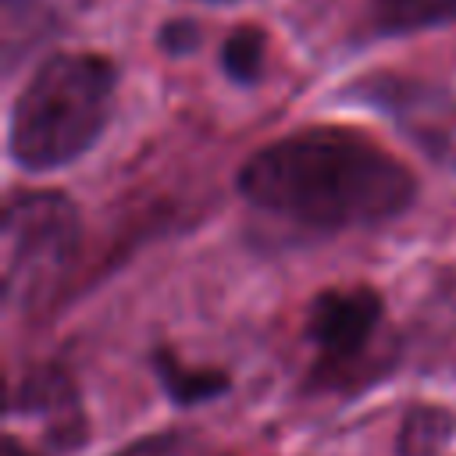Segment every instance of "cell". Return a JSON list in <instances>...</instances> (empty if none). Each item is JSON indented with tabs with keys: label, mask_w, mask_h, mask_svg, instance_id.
I'll list each match as a JSON object with an SVG mask.
<instances>
[{
	"label": "cell",
	"mask_w": 456,
	"mask_h": 456,
	"mask_svg": "<svg viewBox=\"0 0 456 456\" xmlns=\"http://www.w3.org/2000/svg\"><path fill=\"white\" fill-rule=\"evenodd\" d=\"M242 196L306 228H370L399 217L417 182L360 132L306 128L253 153L239 171Z\"/></svg>",
	"instance_id": "obj_1"
},
{
	"label": "cell",
	"mask_w": 456,
	"mask_h": 456,
	"mask_svg": "<svg viewBox=\"0 0 456 456\" xmlns=\"http://www.w3.org/2000/svg\"><path fill=\"white\" fill-rule=\"evenodd\" d=\"M114 68L96 53H57L21 89L11 118V153L25 171H50L82 157L114 103Z\"/></svg>",
	"instance_id": "obj_2"
},
{
	"label": "cell",
	"mask_w": 456,
	"mask_h": 456,
	"mask_svg": "<svg viewBox=\"0 0 456 456\" xmlns=\"http://www.w3.org/2000/svg\"><path fill=\"white\" fill-rule=\"evenodd\" d=\"M306 338L317 349L310 367L314 392H356L392 363L385 303L370 285L317 292L306 310Z\"/></svg>",
	"instance_id": "obj_3"
},
{
	"label": "cell",
	"mask_w": 456,
	"mask_h": 456,
	"mask_svg": "<svg viewBox=\"0 0 456 456\" xmlns=\"http://www.w3.org/2000/svg\"><path fill=\"white\" fill-rule=\"evenodd\" d=\"M78 249V210L64 192H21L4 210V303L32 310L68 274Z\"/></svg>",
	"instance_id": "obj_4"
},
{
	"label": "cell",
	"mask_w": 456,
	"mask_h": 456,
	"mask_svg": "<svg viewBox=\"0 0 456 456\" xmlns=\"http://www.w3.org/2000/svg\"><path fill=\"white\" fill-rule=\"evenodd\" d=\"M11 410L39 420L46 442H53L57 449H75L86 438V417L78 406V392L71 378L57 367L28 370L14 392Z\"/></svg>",
	"instance_id": "obj_5"
},
{
	"label": "cell",
	"mask_w": 456,
	"mask_h": 456,
	"mask_svg": "<svg viewBox=\"0 0 456 456\" xmlns=\"http://www.w3.org/2000/svg\"><path fill=\"white\" fill-rule=\"evenodd\" d=\"M153 374L160 378L164 392L178 403V406H192V403H210L221 392H228V374L217 367H185L171 349H157L150 356Z\"/></svg>",
	"instance_id": "obj_6"
},
{
	"label": "cell",
	"mask_w": 456,
	"mask_h": 456,
	"mask_svg": "<svg viewBox=\"0 0 456 456\" xmlns=\"http://www.w3.org/2000/svg\"><path fill=\"white\" fill-rule=\"evenodd\" d=\"M452 431H456V420L445 406L417 403V406L406 410V417L399 424L395 452L399 456H438L449 445Z\"/></svg>",
	"instance_id": "obj_7"
},
{
	"label": "cell",
	"mask_w": 456,
	"mask_h": 456,
	"mask_svg": "<svg viewBox=\"0 0 456 456\" xmlns=\"http://www.w3.org/2000/svg\"><path fill=\"white\" fill-rule=\"evenodd\" d=\"M370 14L381 32H417L456 18V0H370Z\"/></svg>",
	"instance_id": "obj_8"
},
{
	"label": "cell",
	"mask_w": 456,
	"mask_h": 456,
	"mask_svg": "<svg viewBox=\"0 0 456 456\" xmlns=\"http://www.w3.org/2000/svg\"><path fill=\"white\" fill-rule=\"evenodd\" d=\"M221 64H224V75L232 82L253 86L260 78V71H264V32H256V28H235L224 39Z\"/></svg>",
	"instance_id": "obj_9"
},
{
	"label": "cell",
	"mask_w": 456,
	"mask_h": 456,
	"mask_svg": "<svg viewBox=\"0 0 456 456\" xmlns=\"http://www.w3.org/2000/svg\"><path fill=\"white\" fill-rule=\"evenodd\" d=\"M207 442L196 438L192 431H178V428H167V431H157V435H146V438H135L132 445L118 449L114 456H207Z\"/></svg>",
	"instance_id": "obj_10"
},
{
	"label": "cell",
	"mask_w": 456,
	"mask_h": 456,
	"mask_svg": "<svg viewBox=\"0 0 456 456\" xmlns=\"http://www.w3.org/2000/svg\"><path fill=\"white\" fill-rule=\"evenodd\" d=\"M164 46L167 50H175V53H182V50H189V43H196V28H189V25H175V28H167L164 32Z\"/></svg>",
	"instance_id": "obj_11"
},
{
	"label": "cell",
	"mask_w": 456,
	"mask_h": 456,
	"mask_svg": "<svg viewBox=\"0 0 456 456\" xmlns=\"http://www.w3.org/2000/svg\"><path fill=\"white\" fill-rule=\"evenodd\" d=\"M4 456H32V452H28L18 438H7V442H4Z\"/></svg>",
	"instance_id": "obj_12"
},
{
	"label": "cell",
	"mask_w": 456,
	"mask_h": 456,
	"mask_svg": "<svg viewBox=\"0 0 456 456\" xmlns=\"http://www.w3.org/2000/svg\"><path fill=\"white\" fill-rule=\"evenodd\" d=\"M207 456H214V452H207Z\"/></svg>",
	"instance_id": "obj_13"
}]
</instances>
